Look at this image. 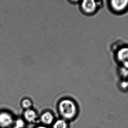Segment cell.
Wrapping results in <instances>:
<instances>
[{"label":"cell","mask_w":128,"mask_h":128,"mask_svg":"<svg viewBox=\"0 0 128 128\" xmlns=\"http://www.w3.org/2000/svg\"><path fill=\"white\" fill-rule=\"evenodd\" d=\"M54 116L52 113L47 111L43 113L40 117V121L44 126L51 124L54 122Z\"/></svg>","instance_id":"obj_7"},{"label":"cell","mask_w":128,"mask_h":128,"mask_svg":"<svg viewBox=\"0 0 128 128\" xmlns=\"http://www.w3.org/2000/svg\"><path fill=\"white\" fill-rule=\"evenodd\" d=\"M24 120L30 123L34 122L37 118L36 112L31 108L25 110L24 113Z\"/></svg>","instance_id":"obj_6"},{"label":"cell","mask_w":128,"mask_h":128,"mask_svg":"<svg viewBox=\"0 0 128 128\" xmlns=\"http://www.w3.org/2000/svg\"><path fill=\"white\" fill-rule=\"evenodd\" d=\"M32 105V102L28 98L24 99L21 102L22 106L25 110L31 108Z\"/></svg>","instance_id":"obj_9"},{"label":"cell","mask_w":128,"mask_h":128,"mask_svg":"<svg viewBox=\"0 0 128 128\" xmlns=\"http://www.w3.org/2000/svg\"><path fill=\"white\" fill-rule=\"evenodd\" d=\"M126 80V81H127V83H128V78H127V79H126V80Z\"/></svg>","instance_id":"obj_12"},{"label":"cell","mask_w":128,"mask_h":128,"mask_svg":"<svg viewBox=\"0 0 128 128\" xmlns=\"http://www.w3.org/2000/svg\"><path fill=\"white\" fill-rule=\"evenodd\" d=\"M14 120L12 114L7 112H0V127L9 128L14 124Z\"/></svg>","instance_id":"obj_5"},{"label":"cell","mask_w":128,"mask_h":128,"mask_svg":"<svg viewBox=\"0 0 128 128\" xmlns=\"http://www.w3.org/2000/svg\"><path fill=\"white\" fill-rule=\"evenodd\" d=\"M101 1H96L92 0H83L80 3V9L85 14L91 15L96 12L102 4Z\"/></svg>","instance_id":"obj_2"},{"label":"cell","mask_w":128,"mask_h":128,"mask_svg":"<svg viewBox=\"0 0 128 128\" xmlns=\"http://www.w3.org/2000/svg\"><path fill=\"white\" fill-rule=\"evenodd\" d=\"M13 128H24L25 126L24 120L21 119H18L14 122Z\"/></svg>","instance_id":"obj_10"},{"label":"cell","mask_w":128,"mask_h":128,"mask_svg":"<svg viewBox=\"0 0 128 128\" xmlns=\"http://www.w3.org/2000/svg\"></svg>","instance_id":"obj_13"},{"label":"cell","mask_w":128,"mask_h":128,"mask_svg":"<svg viewBox=\"0 0 128 128\" xmlns=\"http://www.w3.org/2000/svg\"><path fill=\"white\" fill-rule=\"evenodd\" d=\"M58 110L60 115L66 120L74 119L78 112V108L76 103L70 99L60 101L58 105Z\"/></svg>","instance_id":"obj_1"},{"label":"cell","mask_w":128,"mask_h":128,"mask_svg":"<svg viewBox=\"0 0 128 128\" xmlns=\"http://www.w3.org/2000/svg\"><path fill=\"white\" fill-rule=\"evenodd\" d=\"M36 128H48V127H47L46 126H37Z\"/></svg>","instance_id":"obj_11"},{"label":"cell","mask_w":128,"mask_h":128,"mask_svg":"<svg viewBox=\"0 0 128 128\" xmlns=\"http://www.w3.org/2000/svg\"><path fill=\"white\" fill-rule=\"evenodd\" d=\"M109 6L113 12L121 14L128 9V0H112L109 1Z\"/></svg>","instance_id":"obj_4"},{"label":"cell","mask_w":128,"mask_h":128,"mask_svg":"<svg viewBox=\"0 0 128 128\" xmlns=\"http://www.w3.org/2000/svg\"><path fill=\"white\" fill-rule=\"evenodd\" d=\"M68 127L66 120L64 119L57 120L53 125V128H68Z\"/></svg>","instance_id":"obj_8"},{"label":"cell","mask_w":128,"mask_h":128,"mask_svg":"<svg viewBox=\"0 0 128 128\" xmlns=\"http://www.w3.org/2000/svg\"><path fill=\"white\" fill-rule=\"evenodd\" d=\"M115 58L120 67L128 69V46H123L118 49Z\"/></svg>","instance_id":"obj_3"}]
</instances>
